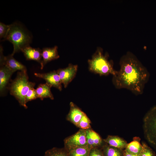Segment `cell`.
I'll list each match as a JSON object with an SVG mask.
<instances>
[{"label": "cell", "mask_w": 156, "mask_h": 156, "mask_svg": "<svg viewBox=\"0 0 156 156\" xmlns=\"http://www.w3.org/2000/svg\"><path fill=\"white\" fill-rule=\"evenodd\" d=\"M143 129L147 140L156 147V106L151 108L145 115Z\"/></svg>", "instance_id": "5b68a950"}, {"label": "cell", "mask_w": 156, "mask_h": 156, "mask_svg": "<svg viewBox=\"0 0 156 156\" xmlns=\"http://www.w3.org/2000/svg\"><path fill=\"white\" fill-rule=\"evenodd\" d=\"M140 139L135 137L133 140L128 143L125 149L128 152L135 154H140L142 149V145L140 142Z\"/></svg>", "instance_id": "e0dca14e"}, {"label": "cell", "mask_w": 156, "mask_h": 156, "mask_svg": "<svg viewBox=\"0 0 156 156\" xmlns=\"http://www.w3.org/2000/svg\"><path fill=\"white\" fill-rule=\"evenodd\" d=\"M142 150L140 153V156H155L151 148L144 142L142 143Z\"/></svg>", "instance_id": "cb8c5ba5"}, {"label": "cell", "mask_w": 156, "mask_h": 156, "mask_svg": "<svg viewBox=\"0 0 156 156\" xmlns=\"http://www.w3.org/2000/svg\"><path fill=\"white\" fill-rule=\"evenodd\" d=\"M88 62L89 70L100 76L111 74L113 76L117 72L113 68L112 62L108 60V56L104 54L102 50L100 48L97 49Z\"/></svg>", "instance_id": "277c9868"}, {"label": "cell", "mask_w": 156, "mask_h": 156, "mask_svg": "<svg viewBox=\"0 0 156 156\" xmlns=\"http://www.w3.org/2000/svg\"><path fill=\"white\" fill-rule=\"evenodd\" d=\"M103 140L105 143L109 146L121 149L125 148L128 144L124 139L116 135H109Z\"/></svg>", "instance_id": "9a60e30c"}, {"label": "cell", "mask_w": 156, "mask_h": 156, "mask_svg": "<svg viewBox=\"0 0 156 156\" xmlns=\"http://www.w3.org/2000/svg\"><path fill=\"white\" fill-rule=\"evenodd\" d=\"M64 143L66 150L88 145L86 130L80 129L74 134L66 138Z\"/></svg>", "instance_id": "8992f818"}, {"label": "cell", "mask_w": 156, "mask_h": 156, "mask_svg": "<svg viewBox=\"0 0 156 156\" xmlns=\"http://www.w3.org/2000/svg\"><path fill=\"white\" fill-rule=\"evenodd\" d=\"M77 68V65L70 64L66 68L56 70L65 88L67 87L75 76Z\"/></svg>", "instance_id": "ba28073f"}, {"label": "cell", "mask_w": 156, "mask_h": 156, "mask_svg": "<svg viewBox=\"0 0 156 156\" xmlns=\"http://www.w3.org/2000/svg\"><path fill=\"white\" fill-rule=\"evenodd\" d=\"M21 51L27 60L36 61L41 65L42 63V50L39 48H34L29 46L24 48Z\"/></svg>", "instance_id": "5bb4252c"}, {"label": "cell", "mask_w": 156, "mask_h": 156, "mask_svg": "<svg viewBox=\"0 0 156 156\" xmlns=\"http://www.w3.org/2000/svg\"><path fill=\"white\" fill-rule=\"evenodd\" d=\"M91 147L88 145L67 150L69 156H88Z\"/></svg>", "instance_id": "d6986e66"}, {"label": "cell", "mask_w": 156, "mask_h": 156, "mask_svg": "<svg viewBox=\"0 0 156 156\" xmlns=\"http://www.w3.org/2000/svg\"><path fill=\"white\" fill-rule=\"evenodd\" d=\"M38 98L36 89L34 88H31L25 97L26 103L29 101Z\"/></svg>", "instance_id": "603a6c76"}, {"label": "cell", "mask_w": 156, "mask_h": 156, "mask_svg": "<svg viewBox=\"0 0 156 156\" xmlns=\"http://www.w3.org/2000/svg\"><path fill=\"white\" fill-rule=\"evenodd\" d=\"M35 83L29 80L27 70L18 71L16 78L8 86L10 94L13 96L19 104L25 108L27 106L25 96L29 90L34 87Z\"/></svg>", "instance_id": "7a4b0ae2"}, {"label": "cell", "mask_w": 156, "mask_h": 156, "mask_svg": "<svg viewBox=\"0 0 156 156\" xmlns=\"http://www.w3.org/2000/svg\"><path fill=\"white\" fill-rule=\"evenodd\" d=\"M51 87L47 83L40 84L36 89L38 98L43 100L45 98L54 99L51 88Z\"/></svg>", "instance_id": "2e32d148"}, {"label": "cell", "mask_w": 156, "mask_h": 156, "mask_svg": "<svg viewBox=\"0 0 156 156\" xmlns=\"http://www.w3.org/2000/svg\"><path fill=\"white\" fill-rule=\"evenodd\" d=\"M0 94H4L8 88L12 75L14 73L6 66L0 64Z\"/></svg>", "instance_id": "30bf717a"}, {"label": "cell", "mask_w": 156, "mask_h": 156, "mask_svg": "<svg viewBox=\"0 0 156 156\" xmlns=\"http://www.w3.org/2000/svg\"><path fill=\"white\" fill-rule=\"evenodd\" d=\"M86 133L88 145L91 148L101 147L103 140L98 133L90 128L86 130Z\"/></svg>", "instance_id": "4fadbf2b"}, {"label": "cell", "mask_w": 156, "mask_h": 156, "mask_svg": "<svg viewBox=\"0 0 156 156\" xmlns=\"http://www.w3.org/2000/svg\"><path fill=\"white\" fill-rule=\"evenodd\" d=\"M10 25V29L4 40H7L12 44L13 50L11 55L13 56L16 53L21 51L24 48L29 46L32 38L20 24L15 22Z\"/></svg>", "instance_id": "3957f363"}, {"label": "cell", "mask_w": 156, "mask_h": 156, "mask_svg": "<svg viewBox=\"0 0 156 156\" xmlns=\"http://www.w3.org/2000/svg\"><path fill=\"white\" fill-rule=\"evenodd\" d=\"M58 47L55 46L53 47H45L42 49V63L40 69H42L45 65L48 62L58 58L60 56L57 51Z\"/></svg>", "instance_id": "8fae6325"}, {"label": "cell", "mask_w": 156, "mask_h": 156, "mask_svg": "<svg viewBox=\"0 0 156 156\" xmlns=\"http://www.w3.org/2000/svg\"><path fill=\"white\" fill-rule=\"evenodd\" d=\"M101 148L104 156H124L122 149L110 146L105 143Z\"/></svg>", "instance_id": "ac0fdd59"}, {"label": "cell", "mask_w": 156, "mask_h": 156, "mask_svg": "<svg viewBox=\"0 0 156 156\" xmlns=\"http://www.w3.org/2000/svg\"><path fill=\"white\" fill-rule=\"evenodd\" d=\"M44 156H69L67 151L64 148H53L47 150Z\"/></svg>", "instance_id": "ffe728a7"}, {"label": "cell", "mask_w": 156, "mask_h": 156, "mask_svg": "<svg viewBox=\"0 0 156 156\" xmlns=\"http://www.w3.org/2000/svg\"><path fill=\"white\" fill-rule=\"evenodd\" d=\"M0 48V64L6 66L14 72L16 71L27 70L26 67L15 59L11 54L4 56L3 53V49L1 45Z\"/></svg>", "instance_id": "52a82bcc"}, {"label": "cell", "mask_w": 156, "mask_h": 156, "mask_svg": "<svg viewBox=\"0 0 156 156\" xmlns=\"http://www.w3.org/2000/svg\"><path fill=\"white\" fill-rule=\"evenodd\" d=\"M70 109L67 116L66 119L77 127L85 113L73 103H70Z\"/></svg>", "instance_id": "7c38bea8"}, {"label": "cell", "mask_w": 156, "mask_h": 156, "mask_svg": "<svg viewBox=\"0 0 156 156\" xmlns=\"http://www.w3.org/2000/svg\"><path fill=\"white\" fill-rule=\"evenodd\" d=\"M34 75L44 79L47 83L51 87H53L61 91L62 90V83L56 70L46 73H35Z\"/></svg>", "instance_id": "9c48e42d"}, {"label": "cell", "mask_w": 156, "mask_h": 156, "mask_svg": "<svg viewBox=\"0 0 156 156\" xmlns=\"http://www.w3.org/2000/svg\"><path fill=\"white\" fill-rule=\"evenodd\" d=\"M120 68L112 81L117 89H126L136 95L142 94L149 77L146 68L133 54L128 53L120 59Z\"/></svg>", "instance_id": "6da1fadb"}, {"label": "cell", "mask_w": 156, "mask_h": 156, "mask_svg": "<svg viewBox=\"0 0 156 156\" xmlns=\"http://www.w3.org/2000/svg\"><path fill=\"white\" fill-rule=\"evenodd\" d=\"M88 156H104L101 147L91 148Z\"/></svg>", "instance_id": "d4e9b609"}, {"label": "cell", "mask_w": 156, "mask_h": 156, "mask_svg": "<svg viewBox=\"0 0 156 156\" xmlns=\"http://www.w3.org/2000/svg\"><path fill=\"white\" fill-rule=\"evenodd\" d=\"M124 156H140V154H135L129 153L125 149L124 151Z\"/></svg>", "instance_id": "484cf974"}, {"label": "cell", "mask_w": 156, "mask_h": 156, "mask_svg": "<svg viewBox=\"0 0 156 156\" xmlns=\"http://www.w3.org/2000/svg\"><path fill=\"white\" fill-rule=\"evenodd\" d=\"M10 25H6L1 22L0 23V38L3 39L6 38L10 29Z\"/></svg>", "instance_id": "7402d4cb"}, {"label": "cell", "mask_w": 156, "mask_h": 156, "mask_svg": "<svg viewBox=\"0 0 156 156\" xmlns=\"http://www.w3.org/2000/svg\"><path fill=\"white\" fill-rule=\"evenodd\" d=\"M90 123V119L84 113L79 122L78 127L81 129L86 130L91 128Z\"/></svg>", "instance_id": "44dd1931"}]
</instances>
